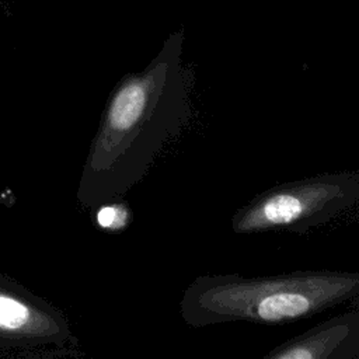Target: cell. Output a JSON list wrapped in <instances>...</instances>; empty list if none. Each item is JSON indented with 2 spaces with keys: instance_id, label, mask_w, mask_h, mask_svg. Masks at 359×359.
<instances>
[{
  "instance_id": "obj_1",
  "label": "cell",
  "mask_w": 359,
  "mask_h": 359,
  "mask_svg": "<svg viewBox=\"0 0 359 359\" xmlns=\"http://www.w3.org/2000/svg\"><path fill=\"white\" fill-rule=\"evenodd\" d=\"M182 45L178 29L146 67L121 77L109 93L77 185L81 208L122 201L180 133L189 114Z\"/></svg>"
},
{
  "instance_id": "obj_2",
  "label": "cell",
  "mask_w": 359,
  "mask_h": 359,
  "mask_svg": "<svg viewBox=\"0 0 359 359\" xmlns=\"http://www.w3.org/2000/svg\"><path fill=\"white\" fill-rule=\"evenodd\" d=\"M359 296V272L300 269L269 276L201 275L184 290L180 314L192 328L226 323L282 325Z\"/></svg>"
},
{
  "instance_id": "obj_3",
  "label": "cell",
  "mask_w": 359,
  "mask_h": 359,
  "mask_svg": "<svg viewBox=\"0 0 359 359\" xmlns=\"http://www.w3.org/2000/svg\"><path fill=\"white\" fill-rule=\"evenodd\" d=\"M359 199V171L323 172L271 187L231 216L236 234L292 231L324 226Z\"/></svg>"
},
{
  "instance_id": "obj_4",
  "label": "cell",
  "mask_w": 359,
  "mask_h": 359,
  "mask_svg": "<svg viewBox=\"0 0 359 359\" xmlns=\"http://www.w3.org/2000/svg\"><path fill=\"white\" fill-rule=\"evenodd\" d=\"M72 342L76 339L59 309L0 273V351L63 348Z\"/></svg>"
},
{
  "instance_id": "obj_5",
  "label": "cell",
  "mask_w": 359,
  "mask_h": 359,
  "mask_svg": "<svg viewBox=\"0 0 359 359\" xmlns=\"http://www.w3.org/2000/svg\"><path fill=\"white\" fill-rule=\"evenodd\" d=\"M359 310L334 316L271 349L264 359H358Z\"/></svg>"
}]
</instances>
